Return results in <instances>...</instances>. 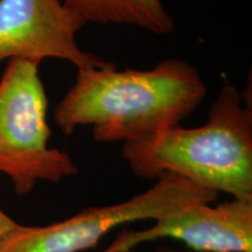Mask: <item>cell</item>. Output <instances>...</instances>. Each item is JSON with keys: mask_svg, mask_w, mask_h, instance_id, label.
I'll list each match as a JSON object with an SVG mask.
<instances>
[{"mask_svg": "<svg viewBox=\"0 0 252 252\" xmlns=\"http://www.w3.org/2000/svg\"><path fill=\"white\" fill-rule=\"evenodd\" d=\"M206 94L200 72L184 60H165L150 70H118L105 61L78 69L54 119L67 135L91 125L99 143H131L178 126Z\"/></svg>", "mask_w": 252, "mask_h": 252, "instance_id": "6da1fadb", "label": "cell"}, {"mask_svg": "<svg viewBox=\"0 0 252 252\" xmlns=\"http://www.w3.org/2000/svg\"><path fill=\"white\" fill-rule=\"evenodd\" d=\"M122 156L134 175L158 180L173 174L215 193L252 202V109L224 84L204 125H180L124 143Z\"/></svg>", "mask_w": 252, "mask_h": 252, "instance_id": "7a4b0ae2", "label": "cell"}, {"mask_svg": "<svg viewBox=\"0 0 252 252\" xmlns=\"http://www.w3.org/2000/svg\"><path fill=\"white\" fill-rule=\"evenodd\" d=\"M39 64L12 59L0 80V172L18 195L31 193L39 181L59 184L78 173L68 153L48 146V100Z\"/></svg>", "mask_w": 252, "mask_h": 252, "instance_id": "3957f363", "label": "cell"}, {"mask_svg": "<svg viewBox=\"0 0 252 252\" xmlns=\"http://www.w3.org/2000/svg\"><path fill=\"white\" fill-rule=\"evenodd\" d=\"M209 190L178 175L158 179L149 190L124 202L91 207L61 222L42 226L18 224L0 239V252H82L94 249L117 226L157 220L179 208L213 203L219 198Z\"/></svg>", "mask_w": 252, "mask_h": 252, "instance_id": "277c9868", "label": "cell"}, {"mask_svg": "<svg viewBox=\"0 0 252 252\" xmlns=\"http://www.w3.org/2000/svg\"><path fill=\"white\" fill-rule=\"evenodd\" d=\"M84 25L61 0H0V62L53 58L77 70L102 65L104 60L78 46L76 34Z\"/></svg>", "mask_w": 252, "mask_h": 252, "instance_id": "5b68a950", "label": "cell"}, {"mask_svg": "<svg viewBox=\"0 0 252 252\" xmlns=\"http://www.w3.org/2000/svg\"><path fill=\"white\" fill-rule=\"evenodd\" d=\"M160 238L184 242L196 252H252V202L231 198L189 204L143 230H123L102 252H131Z\"/></svg>", "mask_w": 252, "mask_h": 252, "instance_id": "8992f818", "label": "cell"}, {"mask_svg": "<svg viewBox=\"0 0 252 252\" xmlns=\"http://www.w3.org/2000/svg\"><path fill=\"white\" fill-rule=\"evenodd\" d=\"M84 23L128 25L157 35L171 34L175 21L161 0H61Z\"/></svg>", "mask_w": 252, "mask_h": 252, "instance_id": "52a82bcc", "label": "cell"}, {"mask_svg": "<svg viewBox=\"0 0 252 252\" xmlns=\"http://www.w3.org/2000/svg\"><path fill=\"white\" fill-rule=\"evenodd\" d=\"M18 224V222L12 220L11 217L6 215V214L0 209V239L7 235L8 232L11 231V230H13Z\"/></svg>", "mask_w": 252, "mask_h": 252, "instance_id": "ba28073f", "label": "cell"}, {"mask_svg": "<svg viewBox=\"0 0 252 252\" xmlns=\"http://www.w3.org/2000/svg\"><path fill=\"white\" fill-rule=\"evenodd\" d=\"M156 252H196V251H194V250H189V251L175 250V249H171V248H161V249H159V250H157Z\"/></svg>", "mask_w": 252, "mask_h": 252, "instance_id": "9c48e42d", "label": "cell"}]
</instances>
